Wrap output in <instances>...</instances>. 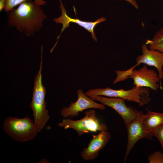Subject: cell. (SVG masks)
Here are the masks:
<instances>
[{"mask_svg":"<svg viewBox=\"0 0 163 163\" xmlns=\"http://www.w3.org/2000/svg\"><path fill=\"white\" fill-rule=\"evenodd\" d=\"M7 12L9 25L27 36L40 31L47 18L40 6L31 0L23 2L17 8Z\"/></svg>","mask_w":163,"mask_h":163,"instance_id":"1","label":"cell"},{"mask_svg":"<svg viewBox=\"0 0 163 163\" xmlns=\"http://www.w3.org/2000/svg\"><path fill=\"white\" fill-rule=\"evenodd\" d=\"M43 50V48H41L40 68L35 78L32 101L30 105L33 112L34 123L39 133L43 129L50 119L45 100L46 90L42 83L41 72L42 69Z\"/></svg>","mask_w":163,"mask_h":163,"instance_id":"2","label":"cell"},{"mask_svg":"<svg viewBox=\"0 0 163 163\" xmlns=\"http://www.w3.org/2000/svg\"><path fill=\"white\" fill-rule=\"evenodd\" d=\"M2 127L3 131L11 138L22 143L33 140L39 133L34 121L28 116L21 118L7 117Z\"/></svg>","mask_w":163,"mask_h":163,"instance_id":"3","label":"cell"},{"mask_svg":"<svg viewBox=\"0 0 163 163\" xmlns=\"http://www.w3.org/2000/svg\"><path fill=\"white\" fill-rule=\"evenodd\" d=\"M150 93L149 88L135 86L131 89L127 90L123 88L115 90L109 87L90 89L85 93L88 96L94 95L121 98L138 103L139 106L141 107L150 101Z\"/></svg>","mask_w":163,"mask_h":163,"instance_id":"4","label":"cell"},{"mask_svg":"<svg viewBox=\"0 0 163 163\" xmlns=\"http://www.w3.org/2000/svg\"><path fill=\"white\" fill-rule=\"evenodd\" d=\"M85 116L80 119L73 120L71 118H64L58 123L59 126L65 129H72L75 130L79 136L90 132L107 131L108 128L105 124L100 123L96 115L94 108L85 111Z\"/></svg>","mask_w":163,"mask_h":163,"instance_id":"5","label":"cell"},{"mask_svg":"<svg viewBox=\"0 0 163 163\" xmlns=\"http://www.w3.org/2000/svg\"><path fill=\"white\" fill-rule=\"evenodd\" d=\"M88 97L115 110L122 117L126 125L144 114L142 111H138L131 106L128 107L125 100L121 98L94 95Z\"/></svg>","mask_w":163,"mask_h":163,"instance_id":"6","label":"cell"},{"mask_svg":"<svg viewBox=\"0 0 163 163\" xmlns=\"http://www.w3.org/2000/svg\"><path fill=\"white\" fill-rule=\"evenodd\" d=\"M76 93L77 100L72 102L68 107H64L60 111V114L64 118H72L78 116L80 112L89 108L104 110V105L97 103L90 98L81 89H78Z\"/></svg>","mask_w":163,"mask_h":163,"instance_id":"7","label":"cell"},{"mask_svg":"<svg viewBox=\"0 0 163 163\" xmlns=\"http://www.w3.org/2000/svg\"><path fill=\"white\" fill-rule=\"evenodd\" d=\"M136 66L129 69L128 78L133 79V85L149 88L156 92L160 87L158 83L160 80L158 74L146 65L138 70L133 69Z\"/></svg>","mask_w":163,"mask_h":163,"instance_id":"8","label":"cell"},{"mask_svg":"<svg viewBox=\"0 0 163 163\" xmlns=\"http://www.w3.org/2000/svg\"><path fill=\"white\" fill-rule=\"evenodd\" d=\"M143 116L138 118L126 125L127 142L123 162L125 163L132 149L139 139L146 138L152 139V134L145 129L142 121Z\"/></svg>","mask_w":163,"mask_h":163,"instance_id":"9","label":"cell"},{"mask_svg":"<svg viewBox=\"0 0 163 163\" xmlns=\"http://www.w3.org/2000/svg\"><path fill=\"white\" fill-rule=\"evenodd\" d=\"M111 136L107 131L100 132L92 138L87 147L84 148L80 152L82 158L86 161L92 160L98 156L100 151L103 149L110 141Z\"/></svg>","mask_w":163,"mask_h":163,"instance_id":"10","label":"cell"},{"mask_svg":"<svg viewBox=\"0 0 163 163\" xmlns=\"http://www.w3.org/2000/svg\"><path fill=\"white\" fill-rule=\"evenodd\" d=\"M60 5L59 7L62 11L61 16L57 18H55L53 21L56 23H61L62 24V27L61 32L57 37V40L56 44L52 48L53 50L56 46L57 41L60 35L63 30L66 28L69 27V24L73 23L77 24L80 26L82 27L91 33V36L93 39L97 41V39L94 34V30L96 25L104 21L106 19L104 17H101L98 19L94 22H88L82 21L79 19L72 18L67 15L66 9L62 4V0H60Z\"/></svg>","mask_w":163,"mask_h":163,"instance_id":"11","label":"cell"},{"mask_svg":"<svg viewBox=\"0 0 163 163\" xmlns=\"http://www.w3.org/2000/svg\"><path fill=\"white\" fill-rule=\"evenodd\" d=\"M142 54L136 59L137 66L141 63L154 66L157 70L158 77L161 80L163 78V53L157 50H150L146 44L142 45Z\"/></svg>","mask_w":163,"mask_h":163,"instance_id":"12","label":"cell"},{"mask_svg":"<svg viewBox=\"0 0 163 163\" xmlns=\"http://www.w3.org/2000/svg\"><path fill=\"white\" fill-rule=\"evenodd\" d=\"M147 110L146 114H144L142 117V121L145 130L151 133L154 130L163 125V113Z\"/></svg>","mask_w":163,"mask_h":163,"instance_id":"13","label":"cell"},{"mask_svg":"<svg viewBox=\"0 0 163 163\" xmlns=\"http://www.w3.org/2000/svg\"><path fill=\"white\" fill-rule=\"evenodd\" d=\"M145 44L149 49L157 50L163 53V28L155 34L152 40H147Z\"/></svg>","mask_w":163,"mask_h":163,"instance_id":"14","label":"cell"},{"mask_svg":"<svg viewBox=\"0 0 163 163\" xmlns=\"http://www.w3.org/2000/svg\"><path fill=\"white\" fill-rule=\"evenodd\" d=\"M148 160L149 163H163V152L160 151L154 152L149 155Z\"/></svg>","mask_w":163,"mask_h":163,"instance_id":"15","label":"cell"},{"mask_svg":"<svg viewBox=\"0 0 163 163\" xmlns=\"http://www.w3.org/2000/svg\"><path fill=\"white\" fill-rule=\"evenodd\" d=\"M30 0H6L5 11L8 12L23 2Z\"/></svg>","mask_w":163,"mask_h":163,"instance_id":"16","label":"cell"},{"mask_svg":"<svg viewBox=\"0 0 163 163\" xmlns=\"http://www.w3.org/2000/svg\"><path fill=\"white\" fill-rule=\"evenodd\" d=\"M151 133L152 136L158 139L163 150V125L154 130Z\"/></svg>","mask_w":163,"mask_h":163,"instance_id":"17","label":"cell"},{"mask_svg":"<svg viewBox=\"0 0 163 163\" xmlns=\"http://www.w3.org/2000/svg\"><path fill=\"white\" fill-rule=\"evenodd\" d=\"M129 2L136 8H138V5L135 0H125Z\"/></svg>","mask_w":163,"mask_h":163,"instance_id":"18","label":"cell"},{"mask_svg":"<svg viewBox=\"0 0 163 163\" xmlns=\"http://www.w3.org/2000/svg\"><path fill=\"white\" fill-rule=\"evenodd\" d=\"M6 0H0V11L5 9V5Z\"/></svg>","mask_w":163,"mask_h":163,"instance_id":"19","label":"cell"},{"mask_svg":"<svg viewBox=\"0 0 163 163\" xmlns=\"http://www.w3.org/2000/svg\"><path fill=\"white\" fill-rule=\"evenodd\" d=\"M34 2L39 6L43 5L46 4V2L44 0H35Z\"/></svg>","mask_w":163,"mask_h":163,"instance_id":"20","label":"cell"},{"mask_svg":"<svg viewBox=\"0 0 163 163\" xmlns=\"http://www.w3.org/2000/svg\"><path fill=\"white\" fill-rule=\"evenodd\" d=\"M50 162L44 158L40 160L38 162V163H49Z\"/></svg>","mask_w":163,"mask_h":163,"instance_id":"21","label":"cell"}]
</instances>
